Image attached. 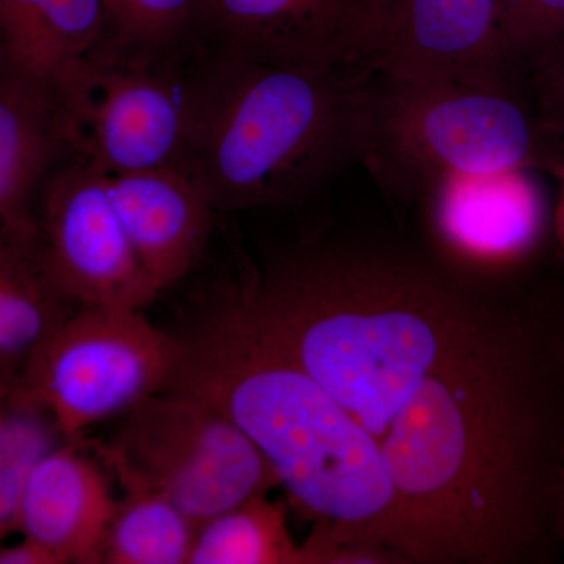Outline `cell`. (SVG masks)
Instances as JSON below:
<instances>
[{
    "instance_id": "603a6c76",
    "label": "cell",
    "mask_w": 564,
    "mask_h": 564,
    "mask_svg": "<svg viewBox=\"0 0 564 564\" xmlns=\"http://www.w3.org/2000/svg\"><path fill=\"white\" fill-rule=\"evenodd\" d=\"M555 177L560 180V193L554 210H552V232H554L556 251H558L564 265V161Z\"/></svg>"
},
{
    "instance_id": "5b68a950",
    "label": "cell",
    "mask_w": 564,
    "mask_h": 564,
    "mask_svg": "<svg viewBox=\"0 0 564 564\" xmlns=\"http://www.w3.org/2000/svg\"><path fill=\"white\" fill-rule=\"evenodd\" d=\"M165 51L111 33L58 77L52 91L66 144L77 159L109 176L181 169L204 79H184L162 61Z\"/></svg>"
},
{
    "instance_id": "d4e9b609",
    "label": "cell",
    "mask_w": 564,
    "mask_h": 564,
    "mask_svg": "<svg viewBox=\"0 0 564 564\" xmlns=\"http://www.w3.org/2000/svg\"><path fill=\"white\" fill-rule=\"evenodd\" d=\"M7 63L6 52H3L2 43H0V69L6 68Z\"/></svg>"
},
{
    "instance_id": "7a4b0ae2",
    "label": "cell",
    "mask_w": 564,
    "mask_h": 564,
    "mask_svg": "<svg viewBox=\"0 0 564 564\" xmlns=\"http://www.w3.org/2000/svg\"><path fill=\"white\" fill-rule=\"evenodd\" d=\"M177 339L166 389L198 397L239 426L292 503L337 544L386 564H415L410 527L372 440L252 325L231 291Z\"/></svg>"
},
{
    "instance_id": "7c38bea8",
    "label": "cell",
    "mask_w": 564,
    "mask_h": 564,
    "mask_svg": "<svg viewBox=\"0 0 564 564\" xmlns=\"http://www.w3.org/2000/svg\"><path fill=\"white\" fill-rule=\"evenodd\" d=\"M106 464L84 440L66 441L33 470L20 511V533L61 564H102L117 497Z\"/></svg>"
},
{
    "instance_id": "7402d4cb",
    "label": "cell",
    "mask_w": 564,
    "mask_h": 564,
    "mask_svg": "<svg viewBox=\"0 0 564 564\" xmlns=\"http://www.w3.org/2000/svg\"><path fill=\"white\" fill-rule=\"evenodd\" d=\"M0 564H61V562L39 541L22 536L20 543L0 545Z\"/></svg>"
},
{
    "instance_id": "3957f363",
    "label": "cell",
    "mask_w": 564,
    "mask_h": 564,
    "mask_svg": "<svg viewBox=\"0 0 564 564\" xmlns=\"http://www.w3.org/2000/svg\"><path fill=\"white\" fill-rule=\"evenodd\" d=\"M370 73L218 55L181 169L215 212L314 191L359 161Z\"/></svg>"
},
{
    "instance_id": "9a60e30c",
    "label": "cell",
    "mask_w": 564,
    "mask_h": 564,
    "mask_svg": "<svg viewBox=\"0 0 564 564\" xmlns=\"http://www.w3.org/2000/svg\"><path fill=\"white\" fill-rule=\"evenodd\" d=\"M77 307L47 265L39 229L0 228V388L21 380L36 348Z\"/></svg>"
},
{
    "instance_id": "6da1fadb",
    "label": "cell",
    "mask_w": 564,
    "mask_h": 564,
    "mask_svg": "<svg viewBox=\"0 0 564 564\" xmlns=\"http://www.w3.org/2000/svg\"><path fill=\"white\" fill-rule=\"evenodd\" d=\"M533 267L475 281L399 245L315 237L231 289L372 440L415 564L563 556L564 282Z\"/></svg>"
},
{
    "instance_id": "8fae6325",
    "label": "cell",
    "mask_w": 564,
    "mask_h": 564,
    "mask_svg": "<svg viewBox=\"0 0 564 564\" xmlns=\"http://www.w3.org/2000/svg\"><path fill=\"white\" fill-rule=\"evenodd\" d=\"M377 0H206L221 57L369 69Z\"/></svg>"
},
{
    "instance_id": "ffe728a7",
    "label": "cell",
    "mask_w": 564,
    "mask_h": 564,
    "mask_svg": "<svg viewBox=\"0 0 564 564\" xmlns=\"http://www.w3.org/2000/svg\"><path fill=\"white\" fill-rule=\"evenodd\" d=\"M66 441L20 381L0 388V545L20 533L22 497L33 470Z\"/></svg>"
},
{
    "instance_id": "ac0fdd59",
    "label": "cell",
    "mask_w": 564,
    "mask_h": 564,
    "mask_svg": "<svg viewBox=\"0 0 564 564\" xmlns=\"http://www.w3.org/2000/svg\"><path fill=\"white\" fill-rule=\"evenodd\" d=\"M188 564H314V558L306 541L293 540L285 505L262 494L199 525Z\"/></svg>"
},
{
    "instance_id": "8992f818",
    "label": "cell",
    "mask_w": 564,
    "mask_h": 564,
    "mask_svg": "<svg viewBox=\"0 0 564 564\" xmlns=\"http://www.w3.org/2000/svg\"><path fill=\"white\" fill-rule=\"evenodd\" d=\"M84 440L120 484L162 494L196 527L280 486L239 426L198 397L173 389L121 415L109 443Z\"/></svg>"
},
{
    "instance_id": "ba28073f",
    "label": "cell",
    "mask_w": 564,
    "mask_h": 564,
    "mask_svg": "<svg viewBox=\"0 0 564 564\" xmlns=\"http://www.w3.org/2000/svg\"><path fill=\"white\" fill-rule=\"evenodd\" d=\"M44 258L79 306L143 311L159 296L126 232L109 174L76 161L52 172L35 204Z\"/></svg>"
},
{
    "instance_id": "5bb4252c",
    "label": "cell",
    "mask_w": 564,
    "mask_h": 564,
    "mask_svg": "<svg viewBox=\"0 0 564 564\" xmlns=\"http://www.w3.org/2000/svg\"><path fill=\"white\" fill-rule=\"evenodd\" d=\"M54 91L0 69V228H36L41 187L68 152Z\"/></svg>"
},
{
    "instance_id": "52a82bcc",
    "label": "cell",
    "mask_w": 564,
    "mask_h": 564,
    "mask_svg": "<svg viewBox=\"0 0 564 564\" xmlns=\"http://www.w3.org/2000/svg\"><path fill=\"white\" fill-rule=\"evenodd\" d=\"M177 358V334L158 328L143 311L79 306L36 348L20 383L66 440L79 441L165 391Z\"/></svg>"
},
{
    "instance_id": "30bf717a",
    "label": "cell",
    "mask_w": 564,
    "mask_h": 564,
    "mask_svg": "<svg viewBox=\"0 0 564 564\" xmlns=\"http://www.w3.org/2000/svg\"><path fill=\"white\" fill-rule=\"evenodd\" d=\"M367 66L408 84L452 82L516 96L499 0H377Z\"/></svg>"
},
{
    "instance_id": "4fadbf2b",
    "label": "cell",
    "mask_w": 564,
    "mask_h": 564,
    "mask_svg": "<svg viewBox=\"0 0 564 564\" xmlns=\"http://www.w3.org/2000/svg\"><path fill=\"white\" fill-rule=\"evenodd\" d=\"M111 198L141 265L159 292L198 261L209 239L212 209L180 166L109 176Z\"/></svg>"
},
{
    "instance_id": "2e32d148",
    "label": "cell",
    "mask_w": 564,
    "mask_h": 564,
    "mask_svg": "<svg viewBox=\"0 0 564 564\" xmlns=\"http://www.w3.org/2000/svg\"><path fill=\"white\" fill-rule=\"evenodd\" d=\"M111 33L106 0H0L7 63L51 90L70 65Z\"/></svg>"
},
{
    "instance_id": "e0dca14e",
    "label": "cell",
    "mask_w": 564,
    "mask_h": 564,
    "mask_svg": "<svg viewBox=\"0 0 564 564\" xmlns=\"http://www.w3.org/2000/svg\"><path fill=\"white\" fill-rule=\"evenodd\" d=\"M514 95L564 137V0H499Z\"/></svg>"
},
{
    "instance_id": "44dd1931",
    "label": "cell",
    "mask_w": 564,
    "mask_h": 564,
    "mask_svg": "<svg viewBox=\"0 0 564 564\" xmlns=\"http://www.w3.org/2000/svg\"><path fill=\"white\" fill-rule=\"evenodd\" d=\"M117 39L170 50L203 32L206 0H106Z\"/></svg>"
},
{
    "instance_id": "d6986e66",
    "label": "cell",
    "mask_w": 564,
    "mask_h": 564,
    "mask_svg": "<svg viewBox=\"0 0 564 564\" xmlns=\"http://www.w3.org/2000/svg\"><path fill=\"white\" fill-rule=\"evenodd\" d=\"M121 486L102 564H188L198 527L162 494Z\"/></svg>"
},
{
    "instance_id": "277c9868",
    "label": "cell",
    "mask_w": 564,
    "mask_h": 564,
    "mask_svg": "<svg viewBox=\"0 0 564 564\" xmlns=\"http://www.w3.org/2000/svg\"><path fill=\"white\" fill-rule=\"evenodd\" d=\"M359 161L391 195L421 199L454 174L555 176L564 139L507 93L452 82L408 84L372 70Z\"/></svg>"
},
{
    "instance_id": "9c48e42d",
    "label": "cell",
    "mask_w": 564,
    "mask_h": 564,
    "mask_svg": "<svg viewBox=\"0 0 564 564\" xmlns=\"http://www.w3.org/2000/svg\"><path fill=\"white\" fill-rule=\"evenodd\" d=\"M538 172L443 177L419 202L437 261L475 281H497L538 261L552 212Z\"/></svg>"
},
{
    "instance_id": "cb8c5ba5",
    "label": "cell",
    "mask_w": 564,
    "mask_h": 564,
    "mask_svg": "<svg viewBox=\"0 0 564 564\" xmlns=\"http://www.w3.org/2000/svg\"><path fill=\"white\" fill-rule=\"evenodd\" d=\"M562 524H563V555H564V474L562 480Z\"/></svg>"
}]
</instances>
